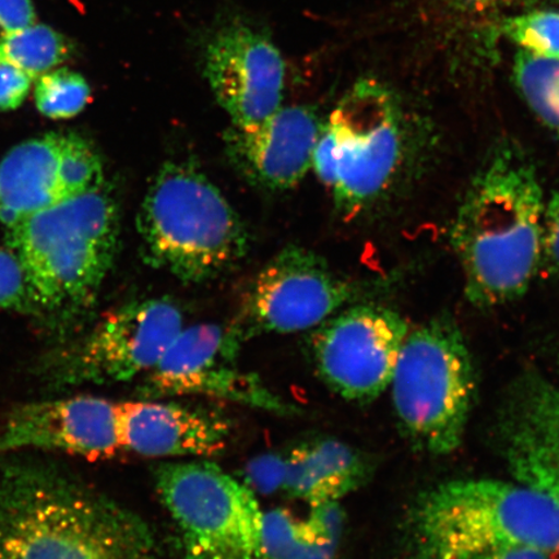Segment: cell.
<instances>
[{
  "instance_id": "83f0119b",
  "label": "cell",
  "mask_w": 559,
  "mask_h": 559,
  "mask_svg": "<svg viewBox=\"0 0 559 559\" xmlns=\"http://www.w3.org/2000/svg\"><path fill=\"white\" fill-rule=\"evenodd\" d=\"M539 275L559 278V191L545 201Z\"/></svg>"
},
{
  "instance_id": "4fadbf2b",
  "label": "cell",
  "mask_w": 559,
  "mask_h": 559,
  "mask_svg": "<svg viewBox=\"0 0 559 559\" xmlns=\"http://www.w3.org/2000/svg\"><path fill=\"white\" fill-rule=\"evenodd\" d=\"M204 72L234 128L253 131L282 108L285 64L267 35L235 21L209 38Z\"/></svg>"
},
{
  "instance_id": "52a82bcc",
  "label": "cell",
  "mask_w": 559,
  "mask_h": 559,
  "mask_svg": "<svg viewBox=\"0 0 559 559\" xmlns=\"http://www.w3.org/2000/svg\"><path fill=\"white\" fill-rule=\"evenodd\" d=\"M395 414L416 449H459L477 394L473 356L460 328L439 318L408 332L390 383Z\"/></svg>"
},
{
  "instance_id": "8992f818",
  "label": "cell",
  "mask_w": 559,
  "mask_h": 559,
  "mask_svg": "<svg viewBox=\"0 0 559 559\" xmlns=\"http://www.w3.org/2000/svg\"><path fill=\"white\" fill-rule=\"evenodd\" d=\"M9 230L35 304L59 309L83 305L99 290L115 261L120 215L103 187L27 215Z\"/></svg>"
},
{
  "instance_id": "ffe728a7",
  "label": "cell",
  "mask_w": 559,
  "mask_h": 559,
  "mask_svg": "<svg viewBox=\"0 0 559 559\" xmlns=\"http://www.w3.org/2000/svg\"><path fill=\"white\" fill-rule=\"evenodd\" d=\"M340 542L288 510L263 514L264 559H337Z\"/></svg>"
},
{
  "instance_id": "4dcf8cb0",
  "label": "cell",
  "mask_w": 559,
  "mask_h": 559,
  "mask_svg": "<svg viewBox=\"0 0 559 559\" xmlns=\"http://www.w3.org/2000/svg\"><path fill=\"white\" fill-rule=\"evenodd\" d=\"M35 24L32 0H0V41Z\"/></svg>"
},
{
  "instance_id": "9a60e30c",
  "label": "cell",
  "mask_w": 559,
  "mask_h": 559,
  "mask_svg": "<svg viewBox=\"0 0 559 559\" xmlns=\"http://www.w3.org/2000/svg\"><path fill=\"white\" fill-rule=\"evenodd\" d=\"M324 122L307 107L280 108L253 131L228 130L230 163L250 183L269 191H286L312 167Z\"/></svg>"
},
{
  "instance_id": "4316f807",
  "label": "cell",
  "mask_w": 559,
  "mask_h": 559,
  "mask_svg": "<svg viewBox=\"0 0 559 559\" xmlns=\"http://www.w3.org/2000/svg\"><path fill=\"white\" fill-rule=\"evenodd\" d=\"M35 304L24 265L12 250L0 248V309L25 310Z\"/></svg>"
},
{
  "instance_id": "d6986e66",
  "label": "cell",
  "mask_w": 559,
  "mask_h": 559,
  "mask_svg": "<svg viewBox=\"0 0 559 559\" xmlns=\"http://www.w3.org/2000/svg\"><path fill=\"white\" fill-rule=\"evenodd\" d=\"M61 143L62 134L31 139L0 163V219L7 227L64 201L58 175Z\"/></svg>"
},
{
  "instance_id": "30bf717a",
  "label": "cell",
  "mask_w": 559,
  "mask_h": 559,
  "mask_svg": "<svg viewBox=\"0 0 559 559\" xmlns=\"http://www.w3.org/2000/svg\"><path fill=\"white\" fill-rule=\"evenodd\" d=\"M407 321L381 305H355L314 328L313 366L335 394L369 403L390 388Z\"/></svg>"
},
{
  "instance_id": "484cf974",
  "label": "cell",
  "mask_w": 559,
  "mask_h": 559,
  "mask_svg": "<svg viewBox=\"0 0 559 559\" xmlns=\"http://www.w3.org/2000/svg\"><path fill=\"white\" fill-rule=\"evenodd\" d=\"M58 175L64 201L104 187L102 160L80 135L62 134Z\"/></svg>"
},
{
  "instance_id": "f1b7e54d",
  "label": "cell",
  "mask_w": 559,
  "mask_h": 559,
  "mask_svg": "<svg viewBox=\"0 0 559 559\" xmlns=\"http://www.w3.org/2000/svg\"><path fill=\"white\" fill-rule=\"evenodd\" d=\"M286 471L285 454H264L247 466V485L251 491L270 495L283 489Z\"/></svg>"
},
{
  "instance_id": "44dd1931",
  "label": "cell",
  "mask_w": 559,
  "mask_h": 559,
  "mask_svg": "<svg viewBox=\"0 0 559 559\" xmlns=\"http://www.w3.org/2000/svg\"><path fill=\"white\" fill-rule=\"evenodd\" d=\"M513 79L524 103L559 144V60L516 51Z\"/></svg>"
},
{
  "instance_id": "3957f363",
  "label": "cell",
  "mask_w": 559,
  "mask_h": 559,
  "mask_svg": "<svg viewBox=\"0 0 559 559\" xmlns=\"http://www.w3.org/2000/svg\"><path fill=\"white\" fill-rule=\"evenodd\" d=\"M412 528L416 559H477L510 545L559 555V502L520 481L439 485L418 499Z\"/></svg>"
},
{
  "instance_id": "f546056e",
  "label": "cell",
  "mask_w": 559,
  "mask_h": 559,
  "mask_svg": "<svg viewBox=\"0 0 559 559\" xmlns=\"http://www.w3.org/2000/svg\"><path fill=\"white\" fill-rule=\"evenodd\" d=\"M34 80L24 70L0 59V111L15 110L25 102Z\"/></svg>"
},
{
  "instance_id": "7c38bea8",
  "label": "cell",
  "mask_w": 559,
  "mask_h": 559,
  "mask_svg": "<svg viewBox=\"0 0 559 559\" xmlns=\"http://www.w3.org/2000/svg\"><path fill=\"white\" fill-rule=\"evenodd\" d=\"M242 342L237 328L199 324L181 330L157 365L145 374V397L204 395L290 415L293 407L254 373L237 368Z\"/></svg>"
},
{
  "instance_id": "7a4b0ae2",
  "label": "cell",
  "mask_w": 559,
  "mask_h": 559,
  "mask_svg": "<svg viewBox=\"0 0 559 559\" xmlns=\"http://www.w3.org/2000/svg\"><path fill=\"white\" fill-rule=\"evenodd\" d=\"M545 194L521 145L493 146L459 206L451 243L465 296L479 309L521 298L539 276Z\"/></svg>"
},
{
  "instance_id": "7402d4cb",
  "label": "cell",
  "mask_w": 559,
  "mask_h": 559,
  "mask_svg": "<svg viewBox=\"0 0 559 559\" xmlns=\"http://www.w3.org/2000/svg\"><path fill=\"white\" fill-rule=\"evenodd\" d=\"M72 44L52 27L33 24L0 41V59L10 61L35 81L72 56Z\"/></svg>"
},
{
  "instance_id": "277c9868",
  "label": "cell",
  "mask_w": 559,
  "mask_h": 559,
  "mask_svg": "<svg viewBox=\"0 0 559 559\" xmlns=\"http://www.w3.org/2000/svg\"><path fill=\"white\" fill-rule=\"evenodd\" d=\"M143 260L186 284L225 274L243 260L248 230L205 174L169 160L158 170L136 218Z\"/></svg>"
},
{
  "instance_id": "1f68e13d",
  "label": "cell",
  "mask_w": 559,
  "mask_h": 559,
  "mask_svg": "<svg viewBox=\"0 0 559 559\" xmlns=\"http://www.w3.org/2000/svg\"><path fill=\"white\" fill-rule=\"evenodd\" d=\"M477 559H550V555L531 545H510V547L488 551Z\"/></svg>"
},
{
  "instance_id": "8fae6325",
  "label": "cell",
  "mask_w": 559,
  "mask_h": 559,
  "mask_svg": "<svg viewBox=\"0 0 559 559\" xmlns=\"http://www.w3.org/2000/svg\"><path fill=\"white\" fill-rule=\"evenodd\" d=\"M356 295L352 282L312 250L290 247L264 265L243 299L242 340L250 334L314 330Z\"/></svg>"
},
{
  "instance_id": "2e32d148",
  "label": "cell",
  "mask_w": 559,
  "mask_h": 559,
  "mask_svg": "<svg viewBox=\"0 0 559 559\" xmlns=\"http://www.w3.org/2000/svg\"><path fill=\"white\" fill-rule=\"evenodd\" d=\"M123 450L145 457H210L226 449L230 424L219 412L175 402L120 403Z\"/></svg>"
},
{
  "instance_id": "9c48e42d",
  "label": "cell",
  "mask_w": 559,
  "mask_h": 559,
  "mask_svg": "<svg viewBox=\"0 0 559 559\" xmlns=\"http://www.w3.org/2000/svg\"><path fill=\"white\" fill-rule=\"evenodd\" d=\"M183 330V314L169 298L135 300L105 317L66 358L52 362V389L129 382L148 373Z\"/></svg>"
},
{
  "instance_id": "d4e9b609",
  "label": "cell",
  "mask_w": 559,
  "mask_h": 559,
  "mask_svg": "<svg viewBox=\"0 0 559 559\" xmlns=\"http://www.w3.org/2000/svg\"><path fill=\"white\" fill-rule=\"evenodd\" d=\"M35 82V105L41 115L52 120H67L80 115L91 97L88 83L79 73L56 68Z\"/></svg>"
},
{
  "instance_id": "603a6c76",
  "label": "cell",
  "mask_w": 559,
  "mask_h": 559,
  "mask_svg": "<svg viewBox=\"0 0 559 559\" xmlns=\"http://www.w3.org/2000/svg\"><path fill=\"white\" fill-rule=\"evenodd\" d=\"M424 16L444 25L477 26L499 21L513 13L542 9L555 0H411Z\"/></svg>"
},
{
  "instance_id": "e0dca14e",
  "label": "cell",
  "mask_w": 559,
  "mask_h": 559,
  "mask_svg": "<svg viewBox=\"0 0 559 559\" xmlns=\"http://www.w3.org/2000/svg\"><path fill=\"white\" fill-rule=\"evenodd\" d=\"M506 431L508 463L520 484L559 502V389L528 376Z\"/></svg>"
},
{
  "instance_id": "5bb4252c",
  "label": "cell",
  "mask_w": 559,
  "mask_h": 559,
  "mask_svg": "<svg viewBox=\"0 0 559 559\" xmlns=\"http://www.w3.org/2000/svg\"><path fill=\"white\" fill-rule=\"evenodd\" d=\"M123 450L120 403L79 395L21 404L0 425V456L62 452L91 460Z\"/></svg>"
},
{
  "instance_id": "ba28073f",
  "label": "cell",
  "mask_w": 559,
  "mask_h": 559,
  "mask_svg": "<svg viewBox=\"0 0 559 559\" xmlns=\"http://www.w3.org/2000/svg\"><path fill=\"white\" fill-rule=\"evenodd\" d=\"M155 484L185 559H264V512L239 479L198 460L160 464Z\"/></svg>"
},
{
  "instance_id": "5b68a950",
  "label": "cell",
  "mask_w": 559,
  "mask_h": 559,
  "mask_svg": "<svg viewBox=\"0 0 559 559\" xmlns=\"http://www.w3.org/2000/svg\"><path fill=\"white\" fill-rule=\"evenodd\" d=\"M411 151L407 118L393 91L361 80L347 91L314 146L312 167L345 219L394 190Z\"/></svg>"
},
{
  "instance_id": "cb8c5ba5",
  "label": "cell",
  "mask_w": 559,
  "mask_h": 559,
  "mask_svg": "<svg viewBox=\"0 0 559 559\" xmlns=\"http://www.w3.org/2000/svg\"><path fill=\"white\" fill-rule=\"evenodd\" d=\"M498 32L537 58L559 60V11L531 9L509 15L498 23Z\"/></svg>"
},
{
  "instance_id": "d6a6232c",
  "label": "cell",
  "mask_w": 559,
  "mask_h": 559,
  "mask_svg": "<svg viewBox=\"0 0 559 559\" xmlns=\"http://www.w3.org/2000/svg\"><path fill=\"white\" fill-rule=\"evenodd\" d=\"M0 207H2V194H0Z\"/></svg>"
},
{
  "instance_id": "ac0fdd59",
  "label": "cell",
  "mask_w": 559,
  "mask_h": 559,
  "mask_svg": "<svg viewBox=\"0 0 559 559\" xmlns=\"http://www.w3.org/2000/svg\"><path fill=\"white\" fill-rule=\"evenodd\" d=\"M286 456L283 491L310 506L340 501L366 484L372 465L337 439H314L295 447Z\"/></svg>"
},
{
  "instance_id": "6da1fadb",
  "label": "cell",
  "mask_w": 559,
  "mask_h": 559,
  "mask_svg": "<svg viewBox=\"0 0 559 559\" xmlns=\"http://www.w3.org/2000/svg\"><path fill=\"white\" fill-rule=\"evenodd\" d=\"M0 559H159L130 509L60 467L0 456Z\"/></svg>"
}]
</instances>
